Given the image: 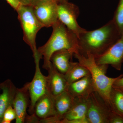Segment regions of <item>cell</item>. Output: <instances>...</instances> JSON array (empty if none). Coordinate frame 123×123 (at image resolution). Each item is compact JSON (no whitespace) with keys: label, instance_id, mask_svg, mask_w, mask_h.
Instances as JSON below:
<instances>
[{"label":"cell","instance_id":"obj_16","mask_svg":"<svg viewBox=\"0 0 123 123\" xmlns=\"http://www.w3.org/2000/svg\"><path fill=\"white\" fill-rule=\"evenodd\" d=\"M17 88L9 79L1 83L2 92L0 94V123H1L4 113L13 103Z\"/></svg>","mask_w":123,"mask_h":123},{"label":"cell","instance_id":"obj_26","mask_svg":"<svg viewBox=\"0 0 123 123\" xmlns=\"http://www.w3.org/2000/svg\"><path fill=\"white\" fill-rule=\"evenodd\" d=\"M18 0L22 5H31V0Z\"/></svg>","mask_w":123,"mask_h":123},{"label":"cell","instance_id":"obj_1","mask_svg":"<svg viewBox=\"0 0 123 123\" xmlns=\"http://www.w3.org/2000/svg\"><path fill=\"white\" fill-rule=\"evenodd\" d=\"M112 19L98 29L86 31L78 37V53L95 58L104 54L121 36Z\"/></svg>","mask_w":123,"mask_h":123},{"label":"cell","instance_id":"obj_12","mask_svg":"<svg viewBox=\"0 0 123 123\" xmlns=\"http://www.w3.org/2000/svg\"><path fill=\"white\" fill-rule=\"evenodd\" d=\"M29 85L27 82L22 88H17L16 90L12 105L16 112V123H23L25 121L30 98Z\"/></svg>","mask_w":123,"mask_h":123},{"label":"cell","instance_id":"obj_9","mask_svg":"<svg viewBox=\"0 0 123 123\" xmlns=\"http://www.w3.org/2000/svg\"><path fill=\"white\" fill-rule=\"evenodd\" d=\"M98 65H107L116 70H121L123 63V33L103 55L95 58Z\"/></svg>","mask_w":123,"mask_h":123},{"label":"cell","instance_id":"obj_25","mask_svg":"<svg viewBox=\"0 0 123 123\" xmlns=\"http://www.w3.org/2000/svg\"><path fill=\"white\" fill-rule=\"evenodd\" d=\"M50 0H31V5H35L39 3Z\"/></svg>","mask_w":123,"mask_h":123},{"label":"cell","instance_id":"obj_14","mask_svg":"<svg viewBox=\"0 0 123 123\" xmlns=\"http://www.w3.org/2000/svg\"><path fill=\"white\" fill-rule=\"evenodd\" d=\"M66 91L74 98H85L96 91L90 74L69 85Z\"/></svg>","mask_w":123,"mask_h":123},{"label":"cell","instance_id":"obj_17","mask_svg":"<svg viewBox=\"0 0 123 123\" xmlns=\"http://www.w3.org/2000/svg\"><path fill=\"white\" fill-rule=\"evenodd\" d=\"M73 55V52L68 50L57 51L52 55L50 62L59 72L65 75L72 62V58Z\"/></svg>","mask_w":123,"mask_h":123},{"label":"cell","instance_id":"obj_20","mask_svg":"<svg viewBox=\"0 0 123 123\" xmlns=\"http://www.w3.org/2000/svg\"><path fill=\"white\" fill-rule=\"evenodd\" d=\"M120 34L123 33V0H119L112 19Z\"/></svg>","mask_w":123,"mask_h":123},{"label":"cell","instance_id":"obj_22","mask_svg":"<svg viewBox=\"0 0 123 123\" xmlns=\"http://www.w3.org/2000/svg\"><path fill=\"white\" fill-rule=\"evenodd\" d=\"M112 88H115L123 92V74L115 82L112 86Z\"/></svg>","mask_w":123,"mask_h":123},{"label":"cell","instance_id":"obj_13","mask_svg":"<svg viewBox=\"0 0 123 123\" xmlns=\"http://www.w3.org/2000/svg\"><path fill=\"white\" fill-rule=\"evenodd\" d=\"M74 98L67 91L54 98L55 116L49 118L50 123H60L70 109Z\"/></svg>","mask_w":123,"mask_h":123},{"label":"cell","instance_id":"obj_15","mask_svg":"<svg viewBox=\"0 0 123 123\" xmlns=\"http://www.w3.org/2000/svg\"><path fill=\"white\" fill-rule=\"evenodd\" d=\"M54 97L47 93L38 99L36 103L33 114L42 122L55 116Z\"/></svg>","mask_w":123,"mask_h":123},{"label":"cell","instance_id":"obj_3","mask_svg":"<svg viewBox=\"0 0 123 123\" xmlns=\"http://www.w3.org/2000/svg\"><path fill=\"white\" fill-rule=\"evenodd\" d=\"M74 55L79 63L89 71L96 92L110 105V93L112 86L120 75L116 78L107 77L106 74L108 65L97 64L92 55L84 56L78 53Z\"/></svg>","mask_w":123,"mask_h":123},{"label":"cell","instance_id":"obj_8","mask_svg":"<svg viewBox=\"0 0 123 123\" xmlns=\"http://www.w3.org/2000/svg\"><path fill=\"white\" fill-rule=\"evenodd\" d=\"M32 7L36 17L43 27H52L59 21L56 0L45 1Z\"/></svg>","mask_w":123,"mask_h":123},{"label":"cell","instance_id":"obj_5","mask_svg":"<svg viewBox=\"0 0 123 123\" xmlns=\"http://www.w3.org/2000/svg\"><path fill=\"white\" fill-rule=\"evenodd\" d=\"M88 101L86 117L89 123H110L115 113L110 104L96 91L90 94Z\"/></svg>","mask_w":123,"mask_h":123},{"label":"cell","instance_id":"obj_21","mask_svg":"<svg viewBox=\"0 0 123 123\" xmlns=\"http://www.w3.org/2000/svg\"><path fill=\"white\" fill-rule=\"evenodd\" d=\"M16 118V112L12 106H10L4 113L1 123H10Z\"/></svg>","mask_w":123,"mask_h":123},{"label":"cell","instance_id":"obj_11","mask_svg":"<svg viewBox=\"0 0 123 123\" xmlns=\"http://www.w3.org/2000/svg\"><path fill=\"white\" fill-rule=\"evenodd\" d=\"M46 76L47 93L54 98L66 90L68 85L65 75L59 72L51 63Z\"/></svg>","mask_w":123,"mask_h":123},{"label":"cell","instance_id":"obj_7","mask_svg":"<svg viewBox=\"0 0 123 123\" xmlns=\"http://www.w3.org/2000/svg\"><path fill=\"white\" fill-rule=\"evenodd\" d=\"M40 58L34 59L35 71L33 80L29 82L30 104L29 112L31 115L34 114L35 106L40 97L47 93L46 76L43 75L39 66Z\"/></svg>","mask_w":123,"mask_h":123},{"label":"cell","instance_id":"obj_2","mask_svg":"<svg viewBox=\"0 0 123 123\" xmlns=\"http://www.w3.org/2000/svg\"><path fill=\"white\" fill-rule=\"evenodd\" d=\"M53 31L48 41L37 49L38 53L43 57V68L47 70L50 58L55 52L68 50L74 54L78 53V38L75 33L59 21L52 27Z\"/></svg>","mask_w":123,"mask_h":123},{"label":"cell","instance_id":"obj_24","mask_svg":"<svg viewBox=\"0 0 123 123\" xmlns=\"http://www.w3.org/2000/svg\"><path fill=\"white\" fill-rule=\"evenodd\" d=\"M14 9L17 11L22 4L18 0H6Z\"/></svg>","mask_w":123,"mask_h":123},{"label":"cell","instance_id":"obj_4","mask_svg":"<svg viewBox=\"0 0 123 123\" xmlns=\"http://www.w3.org/2000/svg\"><path fill=\"white\" fill-rule=\"evenodd\" d=\"M16 11L23 31L24 42L30 47L34 59L42 58L38 53L36 39L37 33L43 27L36 17L32 6L22 5Z\"/></svg>","mask_w":123,"mask_h":123},{"label":"cell","instance_id":"obj_18","mask_svg":"<svg viewBox=\"0 0 123 123\" xmlns=\"http://www.w3.org/2000/svg\"><path fill=\"white\" fill-rule=\"evenodd\" d=\"M90 75L89 71L86 68L79 62H72L70 68L64 75L68 86L73 82Z\"/></svg>","mask_w":123,"mask_h":123},{"label":"cell","instance_id":"obj_23","mask_svg":"<svg viewBox=\"0 0 123 123\" xmlns=\"http://www.w3.org/2000/svg\"><path fill=\"white\" fill-rule=\"evenodd\" d=\"M110 123H123V117L114 113L110 119Z\"/></svg>","mask_w":123,"mask_h":123},{"label":"cell","instance_id":"obj_6","mask_svg":"<svg viewBox=\"0 0 123 123\" xmlns=\"http://www.w3.org/2000/svg\"><path fill=\"white\" fill-rule=\"evenodd\" d=\"M57 15L59 21L77 36L86 31L78 23L77 19L80 13L76 5L68 1L57 2Z\"/></svg>","mask_w":123,"mask_h":123},{"label":"cell","instance_id":"obj_28","mask_svg":"<svg viewBox=\"0 0 123 123\" xmlns=\"http://www.w3.org/2000/svg\"><path fill=\"white\" fill-rule=\"evenodd\" d=\"M1 90V83H0V91Z\"/></svg>","mask_w":123,"mask_h":123},{"label":"cell","instance_id":"obj_19","mask_svg":"<svg viewBox=\"0 0 123 123\" xmlns=\"http://www.w3.org/2000/svg\"><path fill=\"white\" fill-rule=\"evenodd\" d=\"M110 105L112 111L123 117V92L112 88L110 95Z\"/></svg>","mask_w":123,"mask_h":123},{"label":"cell","instance_id":"obj_27","mask_svg":"<svg viewBox=\"0 0 123 123\" xmlns=\"http://www.w3.org/2000/svg\"><path fill=\"white\" fill-rule=\"evenodd\" d=\"M57 2H64L68 1V0H56Z\"/></svg>","mask_w":123,"mask_h":123},{"label":"cell","instance_id":"obj_10","mask_svg":"<svg viewBox=\"0 0 123 123\" xmlns=\"http://www.w3.org/2000/svg\"><path fill=\"white\" fill-rule=\"evenodd\" d=\"M88 98H74L72 105L60 123H89L86 117Z\"/></svg>","mask_w":123,"mask_h":123}]
</instances>
